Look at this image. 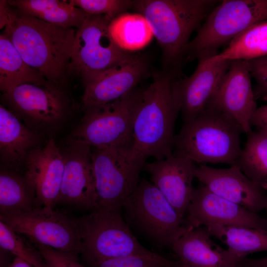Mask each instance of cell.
<instances>
[{
	"label": "cell",
	"instance_id": "18",
	"mask_svg": "<svg viewBox=\"0 0 267 267\" xmlns=\"http://www.w3.org/2000/svg\"><path fill=\"white\" fill-rule=\"evenodd\" d=\"M195 178L215 194L258 214L267 206L266 190L250 180L236 165L216 169L204 164L196 167Z\"/></svg>",
	"mask_w": 267,
	"mask_h": 267
},
{
	"label": "cell",
	"instance_id": "28",
	"mask_svg": "<svg viewBox=\"0 0 267 267\" xmlns=\"http://www.w3.org/2000/svg\"><path fill=\"white\" fill-rule=\"evenodd\" d=\"M206 227L212 237L220 240L228 249L241 257L267 251V230L219 224Z\"/></svg>",
	"mask_w": 267,
	"mask_h": 267
},
{
	"label": "cell",
	"instance_id": "12",
	"mask_svg": "<svg viewBox=\"0 0 267 267\" xmlns=\"http://www.w3.org/2000/svg\"><path fill=\"white\" fill-rule=\"evenodd\" d=\"M103 15L89 14L76 32L68 74L82 78L128 61L136 54L120 48L109 31L111 22Z\"/></svg>",
	"mask_w": 267,
	"mask_h": 267
},
{
	"label": "cell",
	"instance_id": "9",
	"mask_svg": "<svg viewBox=\"0 0 267 267\" xmlns=\"http://www.w3.org/2000/svg\"><path fill=\"white\" fill-rule=\"evenodd\" d=\"M142 90L136 88L114 101L84 110L70 138L92 148L134 146V124Z\"/></svg>",
	"mask_w": 267,
	"mask_h": 267
},
{
	"label": "cell",
	"instance_id": "10",
	"mask_svg": "<svg viewBox=\"0 0 267 267\" xmlns=\"http://www.w3.org/2000/svg\"><path fill=\"white\" fill-rule=\"evenodd\" d=\"M147 158L134 146L92 148L98 206H122L134 191Z\"/></svg>",
	"mask_w": 267,
	"mask_h": 267
},
{
	"label": "cell",
	"instance_id": "29",
	"mask_svg": "<svg viewBox=\"0 0 267 267\" xmlns=\"http://www.w3.org/2000/svg\"><path fill=\"white\" fill-rule=\"evenodd\" d=\"M235 165L254 183L267 191V134L258 131L247 134Z\"/></svg>",
	"mask_w": 267,
	"mask_h": 267
},
{
	"label": "cell",
	"instance_id": "2",
	"mask_svg": "<svg viewBox=\"0 0 267 267\" xmlns=\"http://www.w3.org/2000/svg\"><path fill=\"white\" fill-rule=\"evenodd\" d=\"M174 72L156 74L143 89L133 127L134 148L147 159L166 158L173 153L174 128L180 106Z\"/></svg>",
	"mask_w": 267,
	"mask_h": 267
},
{
	"label": "cell",
	"instance_id": "37",
	"mask_svg": "<svg viewBox=\"0 0 267 267\" xmlns=\"http://www.w3.org/2000/svg\"><path fill=\"white\" fill-rule=\"evenodd\" d=\"M8 267H33L23 259L15 257L12 263Z\"/></svg>",
	"mask_w": 267,
	"mask_h": 267
},
{
	"label": "cell",
	"instance_id": "1",
	"mask_svg": "<svg viewBox=\"0 0 267 267\" xmlns=\"http://www.w3.org/2000/svg\"><path fill=\"white\" fill-rule=\"evenodd\" d=\"M0 29L30 67L49 82L66 89L76 32L47 22L0 2Z\"/></svg>",
	"mask_w": 267,
	"mask_h": 267
},
{
	"label": "cell",
	"instance_id": "36",
	"mask_svg": "<svg viewBox=\"0 0 267 267\" xmlns=\"http://www.w3.org/2000/svg\"><path fill=\"white\" fill-rule=\"evenodd\" d=\"M238 267H267V257L259 259L244 257Z\"/></svg>",
	"mask_w": 267,
	"mask_h": 267
},
{
	"label": "cell",
	"instance_id": "21",
	"mask_svg": "<svg viewBox=\"0 0 267 267\" xmlns=\"http://www.w3.org/2000/svg\"><path fill=\"white\" fill-rule=\"evenodd\" d=\"M205 226L191 228L172 245L180 267H238L242 259L216 244Z\"/></svg>",
	"mask_w": 267,
	"mask_h": 267
},
{
	"label": "cell",
	"instance_id": "3",
	"mask_svg": "<svg viewBox=\"0 0 267 267\" xmlns=\"http://www.w3.org/2000/svg\"><path fill=\"white\" fill-rule=\"evenodd\" d=\"M75 219L81 239L80 254L89 267L131 256L147 258L167 267H179L177 261L150 251L139 242L124 220L122 206H98Z\"/></svg>",
	"mask_w": 267,
	"mask_h": 267
},
{
	"label": "cell",
	"instance_id": "5",
	"mask_svg": "<svg viewBox=\"0 0 267 267\" xmlns=\"http://www.w3.org/2000/svg\"><path fill=\"white\" fill-rule=\"evenodd\" d=\"M240 127L220 111L207 107L175 135L174 152L194 162L235 165L242 150Z\"/></svg>",
	"mask_w": 267,
	"mask_h": 267
},
{
	"label": "cell",
	"instance_id": "30",
	"mask_svg": "<svg viewBox=\"0 0 267 267\" xmlns=\"http://www.w3.org/2000/svg\"><path fill=\"white\" fill-rule=\"evenodd\" d=\"M0 246L1 249L23 259L33 267H47L44 258L32 242L26 241L1 221Z\"/></svg>",
	"mask_w": 267,
	"mask_h": 267
},
{
	"label": "cell",
	"instance_id": "27",
	"mask_svg": "<svg viewBox=\"0 0 267 267\" xmlns=\"http://www.w3.org/2000/svg\"><path fill=\"white\" fill-rule=\"evenodd\" d=\"M36 207L35 189L24 174L0 168V213L26 211Z\"/></svg>",
	"mask_w": 267,
	"mask_h": 267
},
{
	"label": "cell",
	"instance_id": "15",
	"mask_svg": "<svg viewBox=\"0 0 267 267\" xmlns=\"http://www.w3.org/2000/svg\"><path fill=\"white\" fill-rule=\"evenodd\" d=\"M251 76L248 61H230L218 89L207 106L232 120L246 134L252 131L250 121L257 108Z\"/></svg>",
	"mask_w": 267,
	"mask_h": 267
},
{
	"label": "cell",
	"instance_id": "33",
	"mask_svg": "<svg viewBox=\"0 0 267 267\" xmlns=\"http://www.w3.org/2000/svg\"><path fill=\"white\" fill-rule=\"evenodd\" d=\"M248 61L251 74L257 82L253 90L255 98L267 101V64L261 58Z\"/></svg>",
	"mask_w": 267,
	"mask_h": 267
},
{
	"label": "cell",
	"instance_id": "17",
	"mask_svg": "<svg viewBox=\"0 0 267 267\" xmlns=\"http://www.w3.org/2000/svg\"><path fill=\"white\" fill-rule=\"evenodd\" d=\"M196 167L191 159L174 152L163 159L146 162L143 169L179 215L185 218L195 188L192 182Z\"/></svg>",
	"mask_w": 267,
	"mask_h": 267
},
{
	"label": "cell",
	"instance_id": "14",
	"mask_svg": "<svg viewBox=\"0 0 267 267\" xmlns=\"http://www.w3.org/2000/svg\"><path fill=\"white\" fill-rule=\"evenodd\" d=\"M190 228L219 224L267 230V220L228 200L200 183L195 188L185 216Z\"/></svg>",
	"mask_w": 267,
	"mask_h": 267
},
{
	"label": "cell",
	"instance_id": "38",
	"mask_svg": "<svg viewBox=\"0 0 267 267\" xmlns=\"http://www.w3.org/2000/svg\"><path fill=\"white\" fill-rule=\"evenodd\" d=\"M262 60L267 64V56L261 57Z\"/></svg>",
	"mask_w": 267,
	"mask_h": 267
},
{
	"label": "cell",
	"instance_id": "20",
	"mask_svg": "<svg viewBox=\"0 0 267 267\" xmlns=\"http://www.w3.org/2000/svg\"><path fill=\"white\" fill-rule=\"evenodd\" d=\"M64 168L61 149L48 137L29 154L24 175L35 189L38 207H53L59 194Z\"/></svg>",
	"mask_w": 267,
	"mask_h": 267
},
{
	"label": "cell",
	"instance_id": "23",
	"mask_svg": "<svg viewBox=\"0 0 267 267\" xmlns=\"http://www.w3.org/2000/svg\"><path fill=\"white\" fill-rule=\"evenodd\" d=\"M49 83L42 74L26 63L11 42L1 33L0 89L2 93L25 84L45 85Z\"/></svg>",
	"mask_w": 267,
	"mask_h": 267
},
{
	"label": "cell",
	"instance_id": "11",
	"mask_svg": "<svg viewBox=\"0 0 267 267\" xmlns=\"http://www.w3.org/2000/svg\"><path fill=\"white\" fill-rule=\"evenodd\" d=\"M0 221L31 241L57 250L80 254L81 239L76 219L53 207L0 213Z\"/></svg>",
	"mask_w": 267,
	"mask_h": 267
},
{
	"label": "cell",
	"instance_id": "24",
	"mask_svg": "<svg viewBox=\"0 0 267 267\" xmlns=\"http://www.w3.org/2000/svg\"><path fill=\"white\" fill-rule=\"evenodd\" d=\"M8 3L41 20L57 25L79 28L88 14L71 0H10Z\"/></svg>",
	"mask_w": 267,
	"mask_h": 267
},
{
	"label": "cell",
	"instance_id": "25",
	"mask_svg": "<svg viewBox=\"0 0 267 267\" xmlns=\"http://www.w3.org/2000/svg\"><path fill=\"white\" fill-rule=\"evenodd\" d=\"M266 56H267V20L248 27L233 38L221 53L203 62L250 61Z\"/></svg>",
	"mask_w": 267,
	"mask_h": 267
},
{
	"label": "cell",
	"instance_id": "34",
	"mask_svg": "<svg viewBox=\"0 0 267 267\" xmlns=\"http://www.w3.org/2000/svg\"><path fill=\"white\" fill-rule=\"evenodd\" d=\"M95 267H167L150 259L131 256L104 261Z\"/></svg>",
	"mask_w": 267,
	"mask_h": 267
},
{
	"label": "cell",
	"instance_id": "32",
	"mask_svg": "<svg viewBox=\"0 0 267 267\" xmlns=\"http://www.w3.org/2000/svg\"><path fill=\"white\" fill-rule=\"evenodd\" d=\"M44 258L47 267H84L78 260V255L57 250L31 241Z\"/></svg>",
	"mask_w": 267,
	"mask_h": 267
},
{
	"label": "cell",
	"instance_id": "6",
	"mask_svg": "<svg viewBox=\"0 0 267 267\" xmlns=\"http://www.w3.org/2000/svg\"><path fill=\"white\" fill-rule=\"evenodd\" d=\"M122 212L133 234L160 250L171 248L191 228L162 193L143 178L123 202Z\"/></svg>",
	"mask_w": 267,
	"mask_h": 267
},
{
	"label": "cell",
	"instance_id": "7",
	"mask_svg": "<svg viewBox=\"0 0 267 267\" xmlns=\"http://www.w3.org/2000/svg\"><path fill=\"white\" fill-rule=\"evenodd\" d=\"M267 20V0H223L210 12L185 52L186 61H206L251 26Z\"/></svg>",
	"mask_w": 267,
	"mask_h": 267
},
{
	"label": "cell",
	"instance_id": "13",
	"mask_svg": "<svg viewBox=\"0 0 267 267\" xmlns=\"http://www.w3.org/2000/svg\"><path fill=\"white\" fill-rule=\"evenodd\" d=\"M91 151L92 147L82 141L70 138L67 141L61 150L64 168L55 205H71L91 211L97 207Z\"/></svg>",
	"mask_w": 267,
	"mask_h": 267
},
{
	"label": "cell",
	"instance_id": "8",
	"mask_svg": "<svg viewBox=\"0 0 267 267\" xmlns=\"http://www.w3.org/2000/svg\"><path fill=\"white\" fill-rule=\"evenodd\" d=\"M1 98L2 105L27 127L44 136L60 127L75 108L67 89L50 82L23 84L2 93Z\"/></svg>",
	"mask_w": 267,
	"mask_h": 267
},
{
	"label": "cell",
	"instance_id": "31",
	"mask_svg": "<svg viewBox=\"0 0 267 267\" xmlns=\"http://www.w3.org/2000/svg\"><path fill=\"white\" fill-rule=\"evenodd\" d=\"M73 5L90 15H103L111 20L133 7L129 0H70Z\"/></svg>",
	"mask_w": 267,
	"mask_h": 267
},
{
	"label": "cell",
	"instance_id": "39",
	"mask_svg": "<svg viewBox=\"0 0 267 267\" xmlns=\"http://www.w3.org/2000/svg\"><path fill=\"white\" fill-rule=\"evenodd\" d=\"M266 209V210H267V207H266V209Z\"/></svg>",
	"mask_w": 267,
	"mask_h": 267
},
{
	"label": "cell",
	"instance_id": "22",
	"mask_svg": "<svg viewBox=\"0 0 267 267\" xmlns=\"http://www.w3.org/2000/svg\"><path fill=\"white\" fill-rule=\"evenodd\" d=\"M44 135L27 127L11 111L0 105L1 169L23 174L30 153L44 145Z\"/></svg>",
	"mask_w": 267,
	"mask_h": 267
},
{
	"label": "cell",
	"instance_id": "16",
	"mask_svg": "<svg viewBox=\"0 0 267 267\" xmlns=\"http://www.w3.org/2000/svg\"><path fill=\"white\" fill-rule=\"evenodd\" d=\"M147 69L144 58H133L83 78L85 90L82 97L84 109L114 101L136 88Z\"/></svg>",
	"mask_w": 267,
	"mask_h": 267
},
{
	"label": "cell",
	"instance_id": "26",
	"mask_svg": "<svg viewBox=\"0 0 267 267\" xmlns=\"http://www.w3.org/2000/svg\"><path fill=\"white\" fill-rule=\"evenodd\" d=\"M110 34L122 50L134 51L141 49L151 41L153 34L145 17L136 13H123L112 20Z\"/></svg>",
	"mask_w": 267,
	"mask_h": 267
},
{
	"label": "cell",
	"instance_id": "35",
	"mask_svg": "<svg viewBox=\"0 0 267 267\" xmlns=\"http://www.w3.org/2000/svg\"><path fill=\"white\" fill-rule=\"evenodd\" d=\"M250 124L267 134V104L257 108L251 117Z\"/></svg>",
	"mask_w": 267,
	"mask_h": 267
},
{
	"label": "cell",
	"instance_id": "4",
	"mask_svg": "<svg viewBox=\"0 0 267 267\" xmlns=\"http://www.w3.org/2000/svg\"><path fill=\"white\" fill-rule=\"evenodd\" d=\"M219 1L136 0L133 7L149 23L162 49L166 65L177 68L185 58L191 34Z\"/></svg>",
	"mask_w": 267,
	"mask_h": 267
},
{
	"label": "cell",
	"instance_id": "19",
	"mask_svg": "<svg viewBox=\"0 0 267 267\" xmlns=\"http://www.w3.org/2000/svg\"><path fill=\"white\" fill-rule=\"evenodd\" d=\"M230 61H198L191 75L177 78L175 90L183 124L193 120L208 106L227 70Z\"/></svg>",
	"mask_w": 267,
	"mask_h": 267
}]
</instances>
